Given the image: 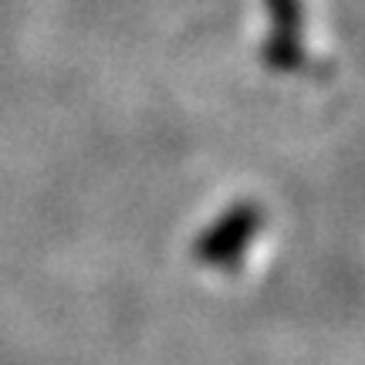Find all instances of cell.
Wrapping results in <instances>:
<instances>
[{
	"label": "cell",
	"instance_id": "2",
	"mask_svg": "<svg viewBox=\"0 0 365 365\" xmlns=\"http://www.w3.org/2000/svg\"><path fill=\"white\" fill-rule=\"evenodd\" d=\"M271 14V38L264 41L261 58L274 71H301L308 65V54L301 44V27H304V11L301 0H264Z\"/></svg>",
	"mask_w": 365,
	"mask_h": 365
},
{
	"label": "cell",
	"instance_id": "1",
	"mask_svg": "<svg viewBox=\"0 0 365 365\" xmlns=\"http://www.w3.org/2000/svg\"><path fill=\"white\" fill-rule=\"evenodd\" d=\"M261 227L264 210L257 203H237L196 240V257L207 264H234Z\"/></svg>",
	"mask_w": 365,
	"mask_h": 365
}]
</instances>
